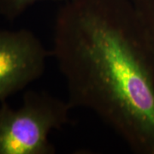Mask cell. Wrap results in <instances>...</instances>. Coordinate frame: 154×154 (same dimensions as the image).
Masks as SVG:
<instances>
[{
  "label": "cell",
  "instance_id": "obj_5",
  "mask_svg": "<svg viewBox=\"0 0 154 154\" xmlns=\"http://www.w3.org/2000/svg\"><path fill=\"white\" fill-rule=\"evenodd\" d=\"M41 1H60L65 3L69 0H0V15L8 21H14L29 7Z\"/></svg>",
  "mask_w": 154,
  "mask_h": 154
},
{
  "label": "cell",
  "instance_id": "obj_4",
  "mask_svg": "<svg viewBox=\"0 0 154 154\" xmlns=\"http://www.w3.org/2000/svg\"><path fill=\"white\" fill-rule=\"evenodd\" d=\"M154 67V0H131Z\"/></svg>",
  "mask_w": 154,
  "mask_h": 154
},
{
  "label": "cell",
  "instance_id": "obj_1",
  "mask_svg": "<svg viewBox=\"0 0 154 154\" xmlns=\"http://www.w3.org/2000/svg\"><path fill=\"white\" fill-rule=\"evenodd\" d=\"M73 109L91 110L135 154H154V67L131 0H69L51 50Z\"/></svg>",
  "mask_w": 154,
  "mask_h": 154
},
{
  "label": "cell",
  "instance_id": "obj_3",
  "mask_svg": "<svg viewBox=\"0 0 154 154\" xmlns=\"http://www.w3.org/2000/svg\"><path fill=\"white\" fill-rule=\"evenodd\" d=\"M50 56L32 31L0 29V103L43 76Z\"/></svg>",
  "mask_w": 154,
  "mask_h": 154
},
{
  "label": "cell",
  "instance_id": "obj_2",
  "mask_svg": "<svg viewBox=\"0 0 154 154\" xmlns=\"http://www.w3.org/2000/svg\"><path fill=\"white\" fill-rule=\"evenodd\" d=\"M67 99L44 91H27L22 105H0V154H55L50 134L70 122Z\"/></svg>",
  "mask_w": 154,
  "mask_h": 154
}]
</instances>
